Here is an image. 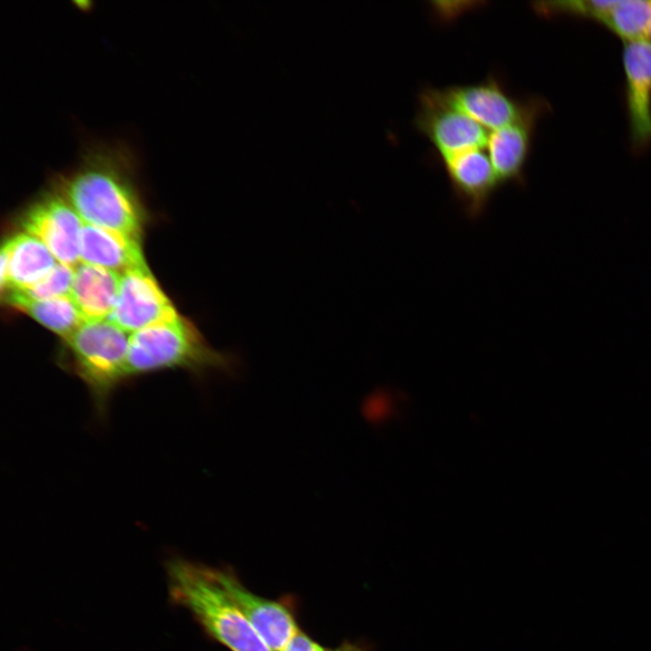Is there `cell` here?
I'll list each match as a JSON object with an SVG mask.
<instances>
[{"label":"cell","mask_w":651,"mask_h":651,"mask_svg":"<svg viewBox=\"0 0 651 651\" xmlns=\"http://www.w3.org/2000/svg\"><path fill=\"white\" fill-rule=\"evenodd\" d=\"M135 166L132 153L123 145L93 144L54 184L83 222L140 240L144 208Z\"/></svg>","instance_id":"obj_1"},{"label":"cell","mask_w":651,"mask_h":651,"mask_svg":"<svg viewBox=\"0 0 651 651\" xmlns=\"http://www.w3.org/2000/svg\"><path fill=\"white\" fill-rule=\"evenodd\" d=\"M165 571L170 601L186 609L210 638L231 651H270L208 565L174 556Z\"/></svg>","instance_id":"obj_2"},{"label":"cell","mask_w":651,"mask_h":651,"mask_svg":"<svg viewBox=\"0 0 651 651\" xmlns=\"http://www.w3.org/2000/svg\"><path fill=\"white\" fill-rule=\"evenodd\" d=\"M238 363L235 354L209 345L196 326L179 315L130 335L127 379L175 368L197 376L211 373L232 375Z\"/></svg>","instance_id":"obj_3"},{"label":"cell","mask_w":651,"mask_h":651,"mask_svg":"<svg viewBox=\"0 0 651 651\" xmlns=\"http://www.w3.org/2000/svg\"><path fill=\"white\" fill-rule=\"evenodd\" d=\"M129 333L108 319L84 321L64 342V363L86 385L96 415L108 416L113 393L127 379Z\"/></svg>","instance_id":"obj_4"},{"label":"cell","mask_w":651,"mask_h":651,"mask_svg":"<svg viewBox=\"0 0 651 651\" xmlns=\"http://www.w3.org/2000/svg\"><path fill=\"white\" fill-rule=\"evenodd\" d=\"M209 571L270 651H282L300 628L295 600L290 596L269 599L253 593L230 567L209 566Z\"/></svg>","instance_id":"obj_5"},{"label":"cell","mask_w":651,"mask_h":651,"mask_svg":"<svg viewBox=\"0 0 651 651\" xmlns=\"http://www.w3.org/2000/svg\"><path fill=\"white\" fill-rule=\"evenodd\" d=\"M414 126L429 140L441 160L470 149L486 148L488 143V131L445 102L434 88L420 92Z\"/></svg>","instance_id":"obj_6"},{"label":"cell","mask_w":651,"mask_h":651,"mask_svg":"<svg viewBox=\"0 0 651 651\" xmlns=\"http://www.w3.org/2000/svg\"><path fill=\"white\" fill-rule=\"evenodd\" d=\"M24 231L39 239L58 262L76 267L80 262L83 221L54 184L24 211Z\"/></svg>","instance_id":"obj_7"},{"label":"cell","mask_w":651,"mask_h":651,"mask_svg":"<svg viewBox=\"0 0 651 651\" xmlns=\"http://www.w3.org/2000/svg\"><path fill=\"white\" fill-rule=\"evenodd\" d=\"M179 315L146 266L121 274L118 298L108 319L132 334Z\"/></svg>","instance_id":"obj_8"},{"label":"cell","mask_w":651,"mask_h":651,"mask_svg":"<svg viewBox=\"0 0 651 651\" xmlns=\"http://www.w3.org/2000/svg\"><path fill=\"white\" fill-rule=\"evenodd\" d=\"M547 108L542 98L526 99L514 121L489 134L486 151L500 184H524L535 125Z\"/></svg>","instance_id":"obj_9"},{"label":"cell","mask_w":651,"mask_h":651,"mask_svg":"<svg viewBox=\"0 0 651 651\" xmlns=\"http://www.w3.org/2000/svg\"><path fill=\"white\" fill-rule=\"evenodd\" d=\"M622 61L629 139L641 152L651 145V42H624Z\"/></svg>","instance_id":"obj_10"},{"label":"cell","mask_w":651,"mask_h":651,"mask_svg":"<svg viewBox=\"0 0 651 651\" xmlns=\"http://www.w3.org/2000/svg\"><path fill=\"white\" fill-rule=\"evenodd\" d=\"M441 99L466 114L487 131L500 129L514 121L524 100L512 98L493 76L469 85L437 89Z\"/></svg>","instance_id":"obj_11"},{"label":"cell","mask_w":651,"mask_h":651,"mask_svg":"<svg viewBox=\"0 0 651 651\" xmlns=\"http://www.w3.org/2000/svg\"><path fill=\"white\" fill-rule=\"evenodd\" d=\"M484 149H470L442 160L453 193L470 220L484 214L500 184Z\"/></svg>","instance_id":"obj_12"},{"label":"cell","mask_w":651,"mask_h":651,"mask_svg":"<svg viewBox=\"0 0 651 651\" xmlns=\"http://www.w3.org/2000/svg\"><path fill=\"white\" fill-rule=\"evenodd\" d=\"M58 263L50 250L28 232L6 240L1 251L2 289H25L46 277Z\"/></svg>","instance_id":"obj_13"},{"label":"cell","mask_w":651,"mask_h":651,"mask_svg":"<svg viewBox=\"0 0 651 651\" xmlns=\"http://www.w3.org/2000/svg\"><path fill=\"white\" fill-rule=\"evenodd\" d=\"M80 262L119 273L146 266L140 240L122 232L83 222Z\"/></svg>","instance_id":"obj_14"},{"label":"cell","mask_w":651,"mask_h":651,"mask_svg":"<svg viewBox=\"0 0 651 651\" xmlns=\"http://www.w3.org/2000/svg\"><path fill=\"white\" fill-rule=\"evenodd\" d=\"M120 276L82 262L74 268L70 297L85 321L108 319L118 298Z\"/></svg>","instance_id":"obj_15"},{"label":"cell","mask_w":651,"mask_h":651,"mask_svg":"<svg viewBox=\"0 0 651 651\" xmlns=\"http://www.w3.org/2000/svg\"><path fill=\"white\" fill-rule=\"evenodd\" d=\"M6 303L64 339H68L85 321L70 296L37 300L17 290H8Z\"/></svg>","instance_id":"obj_16"},{"label":"cell","mask_w":651,"mask_h":651,"mask_svg":"<svg viewBox=\"0 0 651 651\" xmlns=\"http://www.w3.org/2000/svg\"><path fill=\"white\" fill-rule=\"evenodd\" d=\"M599 24L624 42L647 40L651 27V1L615 0Z\"/></svg>","instance_id":"obj_17"},{"label":"cell","mask_w":651,"mask_h":651,"mask_svg":"<svg viewBox=\"0 0 651 651\" xmlns=\"http://www.w3.org/2000/svg\"><path fill=\"white\" fill-rule=\"evenodd\" d=\"M615 0L542 1L533 4L534 11L542 16L571 15L600 22Z\"/></svg>","instance_id":"obj_18"},{"label":"cell","mask_w":651,"mask_h":651,"mask_svg":"<svg viewBox=\"0 0 651 651\" xmlns=\"http://www.w3.org/2000/svg\"><path fill=\"white\" fill-rule=\"evenodd\" d=\"M74 268L58 262L53 269L39 282L25 289L17 291L37 300L70 296Z\"/></svg>","instance_id":"obj_19"},{"label":"cell","mask_w":651,"mask_h":651,"mask_svg":"<svg viewBox=\"0 0 651 651\" xmlns=\"http://www.w3.org/2000/svg\"><path fill=\"white\" fill-rule=\"evenodd\" d=\"M282 651H327V648L299 628Z\"/></svg>","instance_id":"obj_20"},{"label":"cell","mask_w":651,"mask_h":651,"mask_svg":"<svg viewBox=\"0 0 651 651\" xmlns=\"http://www.w3.org/2000/svg\"><path fill=\"white\" fill-rule=\"evenodd\" d=\"M373 648L372 644L364 641L351 642L344 640L337 647L327 649V651H372Z\"/></svg>","instance_id":"obj_21"},{"label":"cell","mask_w":651,"mask_h":651,"mask_svg":"<svg viewBox=\"0 0 651 651\" xmlns=\"http://www.w3.org/2000/svg\"><path fill=\"white\" fill-rule=\"evenodd\" d=\"M647 41H649V42H651V27H650V30H649Z\"/></svg>","instance_id":"obj_22"}]
</instances>
